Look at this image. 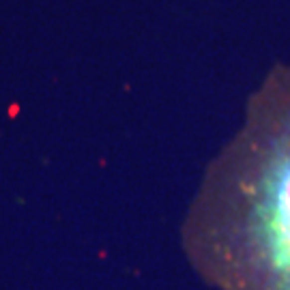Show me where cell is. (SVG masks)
<instances>
[{"label": "cell", "mask_w": 290, "mask_h": 290, "mask_svg": "<svg viewBox=\"0 0 290 290\" xmlns=\"http://www.w3.org/2000/svg\"><path fill=\"white\" fill-rule=\"evenodd\" d=\"M181 247L213 290H290V65L265 73L204 168Z\"/></svg>", "instance_id": "obj_1"}]
</instances>
